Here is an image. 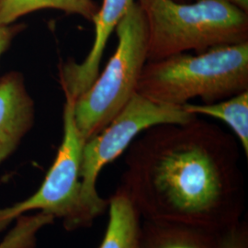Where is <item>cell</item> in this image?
<instances>
[{
	"instance_id": "obj_1",
	"label": "cell",
	"mask_w": 248,
	"mask_h": 248,
	"mask_svg": "<svg viewBox=\"0 0 248 248\" xmlns=\"http://www.w3.org/2000/svg\"><path fill=\"white\" fill-rule=\"evenodd\" d=\"M129 146L120 188L142 220L223 232L246 211L238 144L197 119L154 126Z\"/></svg>"
},
{
	"instance_id": "obj_2",
	"label": "cell",
	"mask_w": 248,
	"mask_h": 248,
	"mask_svg": "<svg viewBox=\"0 0 248 248\" xmlns=\"http://www.w3.org/2000/svg\"><path fill=\"white\" fill-rule=\"evenodd\" d=\"M247 90L248 42L147 62L136 87L142 97L174 106L195 98L210 104Z\"/></svg>"
},
{
	"instance_id": "obj_3",
	"label": "cell",
	"mask_w": 248,
	"mask_h": 248,
	"mask_svg": "<svg viewBox=\"0 0 248 248\" xmlns=\"http://www.w3.org/2000/svg\"><path fill=\"white\" fill-rule=\"evenodd\" d=\"M136 1L147 23V62L248 42V12L227 0Z\"/></svg>"
},
{
	"instance_id": "obj_4",
	"label": "cell",
	"mask_w": 248,
	"mask_h": 248,
	"mask_svg": "<svg viewBox=\"0 0 248 248\" xmlns=\"http://www.w3.org/2000/svg\"><path fill=\"white\" fill-rule=\"evenodd\" d=\"M115 31V53L89 89L75 100V121L85 142L101 132L133 98L147 62V23L137 1Z\"/></svg>"
},
{
	"instance_id": "obj_5",
	"label": "cell",
	"mask_w": 248,
	"mask_h": 248,
	"mask_svg": "<svg viewBox=\"0 0 248 248\" xmlns=\"http://www.w3.org/2000/svg\"><path fill=\"white\" fill-rule=\"evenodd\" d=\"M195 118L182 106L155 102L135 93L115 118L84 144L81 196L89 216L95 220L108 206V200L101 198L97 189L100 171L127 150L140 133L157 125L187 124Z\"/></svg>"
},
{
	"instance_id": "obj_6",
	"label": "cell",
	"mask_w": 248,
	"mask_h": 248,
	"mask_svg": "<svg viewBox=\"0 0 248 248\" xmlns=\"http://www.w3.org/2000/svg\"><path fill=\"white\" fill-rule=\"evenodd\" d=\"M65 99L63 136L53 166L33 195L22 202L0 209V231L23 213L34 210L61 219L66 230L89 227L93 223L81 196L80 169L85 141L75 121V100L69 97Z\"/></svg>"
},
{
	"instance_id": "obj_7",
	"label": "cell",
	"mask_w": 248,
	"mask_h": 248,
	"mask_svg": "<svg viewBox=\"0 0 248 248\" xmlns=\"http://www.w3.org/2000/svg\"><path fill=\"white\" fill-rule=\"evenodd\" d=\"M135 1L102 0L92 19L95 25V38L88 56L81 63H65L60 71L61 86L65 96L76 100L98 78L108 38Z\"/></svg>"
},
{
	"instance_id": "obj_8",
	"label": "cell",
	"mask_w": 248,
	"mask_h": 248,
	"mask_svg": "<svg viewBox=\"0 0 248 248\" xmlns=\"http://www.w3.org/2000/svg\"><path fill=\"white\" fill-rule=\"evenodd\" d=\"M34 102L23 75L9 72L0 78V164L17 149L34 123Z\"/></svg>"
},
{
	"instance_id": "obj_9",
	"label": "cell",
	"mask_w": 248,
	"mask_h": 248,
	"mask_svg": "<svg viewBox=\"0 0 248 248\" xmlns=\"http://www.w3.org/2000/svg\"><path fill=\"white\" fill-rule=\"evenodd\" d=\"M222 233L183 223L142 220L138 248H219Z\"/></svg>"
},
{
	"instance_id": "obj_10",
	"label": "cell",
	"mask_w": 248,
	"mask_h": 248,
	"mask_svg": "<svg viewBox=\"0 0 248 248\" xmlns=\"http://www.w3.org/2000/svg\"><path fill=\"white\" fill-rule=\"evenodd\" d=\"M108 222L98 248H138L142 218L120 187L108 199Z\"/></svg>"
},
{
	"instance_id": "obj_11",
	"label": "cell",
	"mask_w": 248,
	"mask_h": 248,
	"mask_svg": "<svg viewBox=\"0 0 248 248\" xmlns=\"http://www.w3.org/2000/svg\"><path fill=\"white\" fill-rule=\"evenodd\" d=\"M182 108L192 115L210 116L227 124L248 155V90L226 100L210 104L186 103Z\"/></svg>"
},
{
	"instance_id": "obj_12",
	"label": "cell",
	"mask_w": 248,
	"mask_h": 248,
	"mask_svg": "<svg viewBox=\"0 0 248 248\" xmlns=\"http://www.w3.org/2000/svg\"><path fill=\"white\" fill-rule=\"evenodd\" d=\"M44 9L62 10L92 21L98 7L93 0H1L0 26L12 24L21 16Z\"/></svg>"
},
{
	"instance_id": "obj_13",
	"label": "cell",
	"mask_w": 248,
	"mask_h": 248,
	"mask_svg": "<svg viewBox=\"0 0 248 248\" xmlns=\"http://www.w3.org/2000/svg\"><path fill=\"white\" fill-rule=\"evenodd\" d=\"M53 221V216L42 212L33 215L19 216L16 226L0 243V248H35L36 233Z\"/></svg>"
},
{
	"instance_id": "obj_14",
	"label": "cell",
	"mask_w": 248,
	"mask_h": 248,
	"mask_svg": "<svg viewBox=\"0 0 248 248\" xmlns=\"http://www.w3.org/2000/svg\"><path fill=\"white\" fill-rule=\"evenodd\" d=\"M219 248H248V226L245 220L223 232Z\"/></svg>"
},
{
	"instance_id": "obj_15",
	"label": "cell",
	"mask_w": 248,
	"mask_h": 248,
	"mask_svg": "<svg viewBox=\"0 0 248 248\" xmlns=\"http://www.w3.org/2000/svg\"><path fill=\"white\" fill-rule=\"evenodd\" d=\"M22 24H9L0 26V58L9 48L13 39L23 30Z\"/></svg>"
},
{
	"instance_id": "obj_16",
	"label": "cell",
	"mask_w": 248,
	"mask_h": 248,
	"mask_svg": "<svg viewBox=\"0 0 248 248\" xmlns=\"http://www.w3.org/2000/svg\"><path fill=\"white\" fill-rule=\"evenodd\" d=\"M227 1H229L232 4L235 5L236 7H238L240 9L248 12V0H227Z\"/></svg>"
},
{
	"instance_id": "obj_17",
	"label": "cell",
	"mask_w": 248,
	"mask_h": 248,
	"mask_svg": "<svg viewBox=\"0 0 248 248\" xmlns=\"http://www.w3.org/2000/svg\"><path fill=\"white\" fill-rule=\"evenodd\" d=\"M175 1H177V2H185L186 0H175Z\"/></svg>"
},
{
	"instance_id": "obj_18",
	"label": "cell",
	"mask_w": 248,
	"mask_h": 248,
	"mask_svg": "<svg viewBox=\"0 0 248 248\" xmlns=\"http://www.w3.org/2000/svg\"><path fill=\"white\" fill-rule=\"evenodd\" d=\"M0 1H1V0H0Z\"/></svg>"
}]
</instances>
